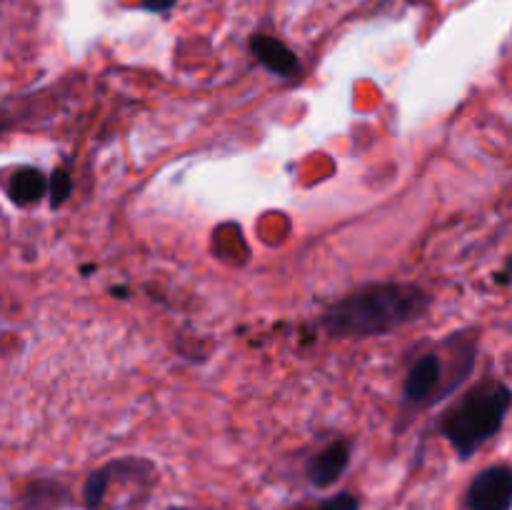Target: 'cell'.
Instances as JSON below:
<instances>
[{
  "mask_svg": "<svg viewBox=\"0 0 512 510\" xmlns=\"http://www.w3.org/2000/svg\"><path fill=\"white\" fill-rule=\"evenodd\" d=\"M305 510H315V505H313V508H305Z\"/></svg>",
  "mask_w": 512,
  "mask_h": 510,
  "instance_id": "cell-13",
  "label": "cell"
},
{
  "mask_svg": "<svg viewBox=\"0 0 512 510\" xmlns=\"http://www.w3.org/2000/svg\"><path fill=\"white\" fill-rule=\"evenodd\" d=\"M250 50H253L255 60L270 70L278 78H298L300 75V60L293 50L285 43H280L273 35H253L250 38Z\"/></svg>",
  "mask_w": 512,
  "mask_h": 510,
  "instance_id": "cell-6",
  "label": "cell"
},
{
  "mask_svg": "<svg viewBox=\"0 0 512 510\" xmlns=\"http://www.w3.org/2000/svg\"><path fill=\"white\" fill-rule=\"evenodd\" d=\"M45 193H48V178L38 168L13 170V175L8 180V198L15 205H20V208L35 205L43 200Z\"/></svg>",
  "mask_w": 512,
  "mask_h": 510,
  "instance_id": "cell-8",
  "label": "cell"
},
{
  "mask_svg": "<svg viewBox=\"0 0 512 510\" xmlns=\"http://www.w3.org/2000/svg\"><path fill=\"white\" fill-rule=\"evenodd\" d=\"M315 510H360V498L353 493H338L315 503Z\"/></svg>",
  "mask_w": 512,
  "mask_h": 510,
  "instance_id": "cell-10",
  "label": "cell"
},
{
  "mask_svg": "<svg viewBox=\"0 0 512 510\" xmlns=\"http://www.w3.org/2000/svg\"><path fill=\"white\" fill-rule=\"evenodd\" d=\"M165 510H190V508H180V505H173V508H165Z\"/></svg>",
  "mask_w": 512,
  "mask_h": 510,
  "instance_id": "cell-12",
  "label": "cell"
},
{
  "mask_svg": "<svg viewBox=\"0 0 512 510\" xmlns=\"http://www.w3.org/2000/svg\"><path fill=\"white\" fill-rule=\"evenodd\" d=\"M48 190H50V205H53V208H60V205L70 198V193H73V180H70V175L65 173L63 168H58L53 173V178H50Z\"/></svg>",
  "mask_w": 512,
  "mask_h": 510,
  "instance_id": "cell-9",
  "label": "cell"
},
{
  "mask_svg": "<svg viewBox=\"0 0 512 510\" xmlns=\"http://www.w3.org/2000/svg\"><path fill=\"white\" fill-rule=\"evenodd\" d=\"M475 335L455 333L453 358H445L440 348L418 355L408 368L403 383L405 413H418L453 393L470 375L475 365Z\"/></svg>",
  "mask_w": 512,
  "mask_h": 510,
  "instance_id": "cell-3",
  "label": "cell"
},
{
  "mask_svg": "<svg viewBox=\"0 0 512 510\" xmlns=\"http://www.w3.org/2000/svg\"><path fill=\"white\" fill-rule=\"evenodd\" d=\"M430 303V293L418 285L375 283L335 300L320 323L330 338L363 340L393 333L413 320H420L428 313Z\"/></svg>",
  "mask_w": 512,
  "mask_h": 510,
  "instance_id": "cell-1",
  "label": "cell"
},
{
  "mask_svg": "<svg viewBox=\"0 0 512 510\" xmlns=\"http://www.w3.org/2000/svg\"><path fill=\"white\" fill-rule=\"evenodd\" d=\"M510 388L503 380H483L450 405L440 418V435L453 445L460 460H468L503 428L510 410Z\"/></svg>",
  "mask_w": 512,
  "mask_h": 510,
  "instance_id": "cell-2",
  "label": "cell"
},
{
  "mask_svg": "<svg viewBox=\"0 0 512 510\" xmlns=\"http://www.w3.org/2000/svg\"><path fill=\"white\" fill-rule=\"evenodd\" d=\"M350 443L348 440H333V443L325 445L323 450L313 455L305 465V475H308L310 485L315 488H330L333 483H338L343 478V473L350 465Z\"/></svg>",
  "mask_w": 512,
  "mask_h": 510,
  "instance_id": "cell-5",
  "label": "cell"
},
{
  "mask_svg": "<svg viewBox=\"0 0 512 510\" xmlns=\"http://www.w3.org/2000/svg\"><path fill=\"white\" fill-rule=\"evenodd\" d=\"M512 470L508 465H490L470 480L463 498V510H510Z\"/></svg>",
  "mask_w": 512,
  "mask_h": 510,
  "instance_id": "cell-4",
  "label": "cell"
},
{
  "mask_svg": "<svg viewBox=\"0 0 512 510\" xmlns=\"http://www.w3.org/2000/svg\"><path fill=\"white\" fill-rule=\"evenodd\" d=\"M143 5L148 10H155V13H165L175 5V0H143Z\"/></svg>",
  "mask_w": 512,
  "mask_h": 510,
  "instance_id": "cell-11",
  "label": "cell"
},
{
  "mask_svg": "<svg viewBox=\"0 0 512 510\" xmlns=\"http://www.w3.org/2000/svg\"><path fill=\"white\" fill-rule=\"evenodd\" d=\"M70 493L58 480H35L20 495L15 510H63L68 508Z\"/></svg>",
  "mask_w": 512,
  "mask_h": 510,
  "instance_id": "cell-7",
  "label": "cell"
}]
</instances>
